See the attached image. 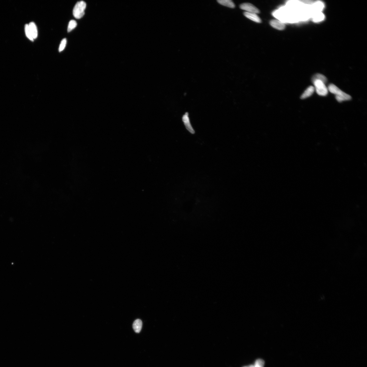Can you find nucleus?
Wrapping results in <instances>:
<instances>
[{"instance_id": "nucleus-1", "label": "nucleus", "mask_w": 367, "mask_h": 367, "mask_svg": "<svg viewBox=\"0 0 367 367\" xmlns=\"http://www.w3.org/2000/svg\"><path fill=\"white\" fill-rule=\"evenodd\" d=\"M328 88L330 93L336 95V98L339 102L349 101L352 99L351 96L341 91L334 85H329Z\"/></svg>"}, {"instance_id": "nucleus-2", "label": "nucleus", "mask_w": 367, "mask_h": 367, "mask_svg": "<svg viewBox=\"0 0 367 367\" xmlns=\"http://www.w3.org/2000/svg\"><path fill=\"white\" fill-rule=\"evenodd\" d=\"M86 6V3L83 1L78 2L76 3L73 11V15L75 18L80 19L83 17L85 14Z\"/></svg>"}, {"instance_id": "nucleus-3", "label": "nucleus", "mask_w": 367, "mask_h": 367, "mask_svg": "<svg viewBox=\"0 0 367 367\" xmlns=\"http://www.w3.org/2000/svg\"><path fill=\"white\" fill-rule=\"evenodd\" d=\"M315 89L317 94L320 96H325L328 95V91L325 83L320 80H315L312 82Z\"/></svg>"}, {"instance_id": "nucleus-4", "label": "nucleus", "mask_w": 367, "mask_h": 367, "mask_svg": "<svg viewBox=\"0 0 367 367\" xmlns=\"http://www.w3.org/2000/svg\"><path fill=\"white\" fill-rule=\"evenodd\" d=\"M182 121L187 130L192 134H194L195 133V131L194 129L192 127V126L191 124V122L189 117V114L188 112H186L185 114L184 115L182 118Z\"/></svg>"}, {"instance_id": "nucleus-5", "label": "nucleus", "mask_w": 367, "mask_h": 367, "mask_svg": "<svg viewBox=\"0 0 367 367\" xmlns=\"http://www.w3.org/2000/svg\"><path fill=\"white\" fill-rule=\"evenodd\" d=\"M240 8L248 12L258 13L259 10L258 8L250 3H244L240 6Z\"/></svg>"}, {"instance_id": "nucleus-6", "label": "nucleus", "mask_w": 367, "mask_h": 367, "mask_svg": "<svg viewBox=\"0 0 367 367\" xmlns=\"http://www.w3.org/2000/svg\"><path fill=\"white\" fill-rule=\"evenodd\" d=\"M324 7V3L321 1L313 2L311 5V15L313 13L322 12Z\"/></svg>"}, {"instance_id": "nucleus-7", "label": "nucleus", "mask_w": 367, "mask_h": 367, "mask_svg": "<svg viewBox=\"0 0 367 367\" xmlns=\"http://www.w3.org/2000/svg\"><path fill=\"white\" fill-rule=\"evenodd\" d=\"M28 27L33 39H36L38 35V32L37 28L35 23L33 22L30 23L28 24Z\"/></svg>"}, {"instance_id": "nucleus-8", "label": "nucleus", "mask_w": 367, "mask_h": 367, "mask_svg": "<svg viewBox=\"0 0 367 367\" xmlns=\"http://www.w3.org/2000/svg\"><path fill=\"white\" fill-rule=\"evenodd\" d=\"M270 24L274 28L279 30H282L285 27L284 23L277 20H272L270 22Z\"/></svg>"}, {"instance_id": "nucleus-9", "label": "nucleus", "mask_w": 367, "mask_h": 367, "mask_svg": "<svg viewBox=\"0 0 367 367\" xmlns=\"http://www.w3.org/2000/svg\"><path fill=\"white\" fill-rule=\"evenodd\" d=\"M313 22H321L324 19L325 16L322 12L313 13L311 18Z\"/></svg>"}, {"instance_id": "nucleus-10", "label": "nucleus", "mask_w": 367, "mask_h": 367, "mask_svg": "<svg viewBox=\"0 0 367 367\" xmlns=\"http://www.w3.org/2000/svg\"><path fill=\"white\" fill-rule=\"evenodd\" d=\"M244 15L246 17L252 21L258 23H261L262 22L261 19L256 13L245 12L244 13Z\"/></svg>"}, {"instance_id": "nucleus-11", "label": "nucleus", "mask_w": 367, "mask_h": 367, "mask_svg": "<svg viewBox=\"0 0 367 367\" xmlns=\"http://www.w3.org/2000/svg\"><path fill=\"white\" fill-rule=\"evenodd\" d=\"M315 91L314 87L310 86L303 92L301 97V99H305L311 96L314 93Z\"/></svg>"}, {"instance_id": "nucleus-12", "label": "nucleus", "mask_w": 367, "mask_h": 367, "mask_svg": "<svg viewBox=\"0 0 367 367\" xmlns=\"http://www.w3.org/2000/svg\"><path fill=\"white\" fill-rule=\"evenodd\" d=\"M142 324V321L140 319H137L133 323V328L135 332L138 333L141 331Z\"/></svg>"}, {"instance_id": "nucleus-13", "label": "nucleus", "mask_w": 367, "mask_h": 367, "mask_svg": "<svg viewBox=\"0 0 367 367\" xmlns=\"http://www.w3.org/2000/svg\"><path fill=\"white\" fill-rule=\"evenodd\" d=\"M219 4L230 8H234L235 5L231 0H218L217 1Z\"/></svg>"}, {"instance_id": "nucleus-14", "label": "nucleus", "mask_w": 367, "mask_h": 367, "mask_svg": "<svg viewBox=\"0 0 367 367\" xmlns=\"http://www.w3.org/2000/svg\"><path fill=\"white\" fill-rule=\"evenodd\" d=\"M315 80H319L325 83L327 82V79L325 76L322 74H317L315 75L312 78V82Z\"/></svg>"}, {"instance_id": "nucleus-15", "label": "nucleus", "mask_w": 367, "mask_h": 367, "mask_svg": "<svg viewBox=\"0 0 367 367\" xmlns=\"http://www.w3.org/2000/svg\"><path fill=\"white\" fill-rule=\"evenodd\" d=\"M77 26V23L76 22L73 20L70 21L69 22L68 31V32H71L72 30L75 29Z\"/></svg>"}, {"instance_id": "nucleus-16", "label": "nucleus", "mask_w": 367, "mask_h": 367, "mask_svg": "<svg viewBox=\"0 0 367 367\" xmlns=\"http://www.w3.org/2000/svg\"><path fill=\"white\" fill-rule=\"evenodd\" d=\"M264 363V361L262 359L257 360L254 365V367H263Z\"/></svg>"}, {"instance_id": "nucleus-17", "label": "nucleus", "mask_w": 367, "mask_h": 367, "mask_svg": "<svg viewBox=\"0 0 367 367\" xmlns=\"http://www.w3.org/2000/svg\"><path fill=\"white\" fill-rule=\"evenodd\" d=\"M67 43V40L66 38L63 39L61 41L60 45L59 48V51L60 52L64 49Z\"/></svg>"}, {"instance_id": "nucleus-18", "label": "nucleus", "mask_w": 367, "mask_h": 367, "mask_svg": "<svg viewBox=\"0 0 367 367\" xmlns=\"http://www.w3.org/2000/svg\"><path fill=\"white\" fill-rule=\"evenodd\" d=\"M25 32L26 35L27 36V37L30 40H31V41H33V40H34V39H33V38L31 35V33H30V31H29V28H28V24H26L25 25Z\"/></svg>"}, {"instance_id": "nucleus-19", "label": "nucleus", "mask_w": 367, "mask_h": 367, "mask_svg": "<svg viewBox=\"0 0 367 367\" xmlns=\"http://www.w3.org/2000/svg\"><path fill=\"white\" fill-rule=\"evenodd\" d=\"M254 367V365H249V366H245V367Z\"/></svg>"}]
</instances>
